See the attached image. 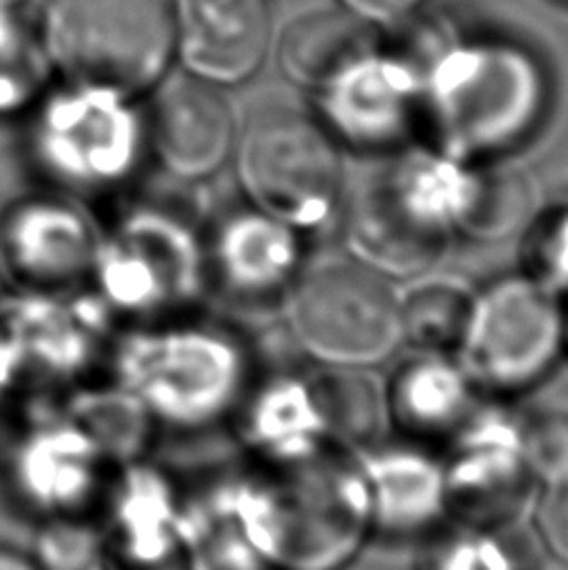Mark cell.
Returning <instances> with one entry per match:
<instances>
[{"label": "cell", "mask_w": 568, "mask_h": 570, "mask_svg": "<svg viewBox=\"0 0 568 570\" xmlns=\"http://www.w3.org/2000/svg\"><path fill=\"white\" fill-rule=\"evenodd\" d=\"M228 425L243 458L258 465H296L343 448L333 421L329 368L313 363L258 368Z\"/></svg>", "instance_id": "4fadbf2b"}, {"label": "cell", "mask_w": 568, "mask_h": 570, "mask_svg": "<svg viewBox=\"0 0 568 570\" xmlns=\"http://www.w3.org/2000/svg\"><path fill=\"white\" fill-rule=\"evenodd\" d=\"M26 0H0V8H23Z\"/></svg>", "instance_id": "836d02e7"}, {"label": "cell", "mask_w": 568, "mask_h": 570, "mask_svg": "<svg viewBox=\"0 0 568 570\" xmlns=\"http://www.w3.org/2000/svg\"><path fill=\"white\" fill-rule=\"evenodd\" d=\"M523 455L533 485H568V413H523Z\"/></svg>", "instance_id": "f1b7e54d"}, {"label": "cell", "mask_w": 568, "mask_h": 570, "mask_svg": "<svg viewBox=\"0 0 568 570\" xmlns=\"http://www.w3.org/2000/svg\"><path fill=\"white\" fill-rule=\"evenodd\" d=\"M476 285L429 271L399 285L403 345L423 353H456L469 323Z\"/></svg>", "instance_id": "cb8c5ba5"}, {"label": "cell", "mask_w": 568, "mask_h": 570, "mask_svg": "<svg viewBox=\"0 0 568 570\" xmlns=\"http://www.w3.org/2000/svg\"><path fill=\"white\" fill-rule=\"evenodd\" d=\"M30 163L66 196L124 190L148 150L136 100L53 80L23 116Z\"/></svg>", "instance_id": "5b68a950"}, {"label": "cell", "mask_w": 568, "mask_h": 570, "mask_svg": "<svg viewBox=\"0 0 568 570\" xmlns=\"http://www.w3.org/2000/svg\"><path fill=\"white\" fill-rule=\"evenodd\" d=\"M243 200L316 236L346 200L343 148L316 116L266 108L248 120L233 150Z\"/></svg>", "instance_id": "8992f818"}, {"label": "cell", "mask_w": 568, "mask_h": 570, "mask_svg": "<svg viewBox=\"0 0 568 570\" xmlns=\"http://www.w3.org/2000/svg\"><path fill=\"white\" fill-rule=\"evenodd\" d=\"M336 226L341 230L343 256L395 285L435 271V263L449 248L409 226L373 183L356 198L343 200Z\"/></svg>", "instance_id": "44dd1931"}, {"label": "cell", "mask_w": 568, "mask_h": 570, "mask_svg": "<svg viewBox=\"0 0 568 570\" xmlns=\"http://www.w3.org/2000/svg\"><path fill=\"white\" fill-rule=\"evenodd\" d=\"M281 311L293 345L323 368L373 371L403 345L399 285L349 256L303 268Z\"/></svg>", "instance_id": "52a82bcc"}, {"label": "cell", "mask_w": 568, "mask_h": 570, "mask_svg": "<svg viewBox=\"0 0 568 570\" xmlns=\"http://www.w3.org/2000/svg\"><path fill=\"white\" fill-rule=\"evenodd\" d=\"M395 48L419 73V142L445 156L499 163L549 116V68L519 38L441 18Z\"/></svg>", "instance_id": "6da1fadb"}, {"label": "cell", "mask_w": 568, "mask_h": 570, "mask_svg": "<svg viewBox=\"0 0 568 570\" xmlns=\"http://www.w3.org/2000/svg\"><path fill=\"white\" fill-rule=\"evenodd\" d=\"M369 498L371 541L421 543L449 521L439 448L379 438L356 451Z\"/></svg>", "instance_id": "9a60e30c"}, {"label": "cell", "mask_w": 568, "mask_h": 570, "mask_svg": "<svg viewBox=\"0 0 568 570\" xmlns=\"http://www.w3.org/2000/svg\"><path fill=\"white\" fill-rule=\"evenodd\" d=\"M66 415L84 428L116 468L150 458L160 435L144 403L108 373L98 383L80 385Z\"/></svg>", "instance_id": "603a6c76"}, {"label": "cell", "mask_w": 568, "mask_h": 570, "mask_svg": "<svg viewBox=\"0 0 568 570\" xmlns=\"http://www.w3.org/2000/svg\"><path fill=\"white\" fill-rule=\"evenodd\" d=\"M449 521L513 528L529 521L533 485L523 455V413L511 401L481 399L441 448Z\"/></svg>", "instance_id": "30bf717a"}, {"label": "cell", "mask_w": 568, "mask_h": 570, "mask_svg": "<svg viewBox=\"0 0 568 570\" xmlns=\"http://www.w3.org/2000/svg\"><path fill=\"white\" fill-rule=\"evenodd\" d=\"M376 28L349 10H319L293 20L278 38V68L288 83L316 90L379 43Z\"/></svg>", "instance_id": "7402d4cb"}, {"label": "cell", "mask_w": 568, "mask_h": 570, "mask_svg": "<svg viewBox=\"0 0 568 570\" xmlns=\"http://www.w3.org/2000/svg\"><path fill=\"white\" fill-rule=\"evenodd\" d=\"M483 166L411 142L399 150L373 186L409 226L451 246L461 238L479 203Z\"/></svg>", "instance_id": "d6986e66"}, {"label": "cell", "mask_w": 568, "mask_h": 570, "mask_svg": "<svg viewBox=\"0 0 568 570\" xmlns=\"http://www.w3.org/2000/svg\"><path fill=\"white\" fill-rule=\"evenodd\" d=\"M0 570H43L33 556L0 548Z\"/></svg>", "instance_id": "d6a6232c"}, {"label": "cell", "mask_w": 568, "mask_h": 570, "mask_svg": "<svg viewBox=\"0 0 568 570\" xmlns=\"http://www.w3.org/2000/svg\"><path fill=\"white\" fill-rule=\"evenodd\" d=\"M88 291L120 328L203 311L210 291L206 230L176 203L128 200L100 228Z\"/></svg>", "instance_id": "3957f363"}, {"label": "cell", "mask_w": 568, "mask_h": 570, "mask_svg": "<svg viewBox=\"0 0 568 570\" xmlns=\"http://www.w3.org/2000/svg\"><path fill=\"white\" fill-rule=\"evenodd\" d=\"M53 80L33 20L23 8H0V120H23Z\"/></svg>", "instance_id": "484cf974"}, {"label": "cell", "mask_w": 568, "mask_h": 570, "mask_svg": "<svg viewBox=\"0 0 568 570\" xmlns=\"http://www.w3.org/2000/svg\"><path fill=\"white\" fill-rule=\"evenodd\" d=\"M100 228L74 196L23 198L0 218V276L28 298H66L88 288Z\"/></svg>", "instance_id": "7c38bea8"}, {"label": "cell", "mask_w": 568, "mask_h": 570, "mask_svg": "<svg viewBox=\"0 0 568 570\" xmlns=\"http://www.w3.org/2000/svg\"><path fill=\"white\" fill-rule=\"evenodd\" d=\"M343 10L373 28H393L413 20L425 0H339Z\"/></svg>", "instance_id": "1f68e13d"}, {"label": "cell", "mask_w": 568, "mask_h": 570, "mask_svg": "<svg viewBox=\"0 0 568 570\" xmlns=\"http://www.w3.org/2000/svg\"><path fill=\"white\" fill-rule=\"evenodd\" d=\"M536 210H539V198L523 170L506 168L501 160L486 163L479 203L459 240L476 243V246H493L511 238L519 240Z\"/></svg>", "instance_id": "4316f807"}, {"label": "cell", "mask_w": 568, "mask_h": 570, "mask_svg": "<svg viewBox=\"0 0 568 570\" xmlns=\"http://www.w3.org/2000/svg\"><path fill=\"white\" fill-rule=\"evenodd\" d=\"M536 541L523 525L445 521L419 543L415 570H536Z\"/></svg>", "instance_id": "d4e9b609"}, {"label": "cell", "mask_w": 568, "mask_h": 570, "mask_svg": "<svg viewBox=\"0 0 568 570\" xmlns=\"http://www.w3.org/2000/svg\"><path fill=\"white\" fill-rule=\"evenodd\" d=\"M419 73L399 48L379 40L311 90L316 120L341 148L399 153L419 138Z\"/></svg>", "instance_id": "8fae6325"}, {"label": "cell", "mask_w": 568, "mask_h": 570, "mask_svg": "<svg viewBox=\"0 0 568 570\" xmlns=\"http://www.w3.org/2000/svg\"><path fill=\"white\" fill-rule=\"evenodd\" d=\"M519 271L568 301V198L533 213L519 236Z\"/></svg>", "instance_id": "83f0119b"}, {"label": "cell", "mask_w": 568, "mask_h": 570, "mask_svg": "<svg viewBox=\"0 0 568 570\" xmlns=\"http://www.w3.org/2000/svg\"><path fill=\"white\" fill-rule=\"evenodd\" d=\"M33 23L56 80L128 100L176 60L174 0H43Z\"/></svg>", "instance_id": "277c9868"}, {"label": "cell", "mask_w": 568, "mask_h": 570, "mask_svg": "<svg viewBox=\"0 0 568 570\" xmlns=\"http://www.w3.org/2000/svg\"><path fill=\"white\" fill-rule=\"evenodd\" d=\"M258 373L248 335L190 313L116 335L108 375L144 403L160 433H206L228 425Z\"/></svg>", "instance_id": "7a4b0ae2"}, {"label": "cell", "mask_w": 568, "mask_h": 570, "mask_svg": "<svg viewBox=\"0 0 568 570\" xmlns=\"http://www.w3.org/2000/svg\"><path fill=\"white\" fill-rule=\"evenodd\" d=\"M116 465L68 415L40 428L18 455V485L50 518L96 521Z\"/></svg>", "instance_id": "ac0fdd59"}, {"label": "cell", "mask_w": 568, "mask_h": 570, "mask_svg": "<svg viewBox=\"0 0 568 570\" xmlns=\"http://www.w3.org/2000/svg\"><path fill=\"white\" fill-rule=\"evenodd\" d=\"M36 561L43 570H90L98 566V523L50 518L40 533Z\"/></svg>", "instance_id": "f546056e"}, {"label": "cell", "mask_w": 568, "mask_h": 570, "mask_svg": "<svg viewBox=\"0 0 568 570\" xmlns=\"http://www.w3.org/2000/svg\"><path fill=\"white\" fill-rule=\"evenodd\" d=\"M566 355H568V301H566Z\"/></svg>", "instance_id": "e575fe53"}, {"label": "cell", "mask_w": 568, "mask_h": 570, "mask_svg": "<svg viewBox=\"0 0 568 570\" xmlns=\"http://www.w3.org/2000/svg\"><path fill=\"white\" fill-rule=\"evenodd\" d=\"M309 236L246 200L206 230L210 288L246 303H281L309 263Z\"/></svg>", "instance_id": "5bb4252c"}, {"label": "cell", "mask_w": 568, "mask_h": 570, "mask_svg": "<svg viewBox=\"0 0 568 570\" xmlns=\"http://www.w3.org/2000/svg\"><path fill=\"white\" fill-rule=\"evenodd\" d=\"M150 94L146 136L158 166L186 186L218 176L238 140L236 118L218 86L186 73L164 78Z\"/></svg>", "instance_id": "2e32d148"}, {"label": "cell", "mask_w": 568, "mask_h": 570, "mask_svg": "<svg viewBox=\"0 0 568 570\" xmlns=\"http://www.w3.org/2000/svg\"><path fill=\"white\" fill-rule=\"evenodd\" d=\"M96 523L100 570H208L190 491L150 458L116 468Z\"/></svg>", "instance_id": "9c48e42d"}, {"label": "cell", "mask_w": 568, "mask_h": 570, "mask_svg": "<svg viewBox=\"0 0 568 570\" xmlns=\"http://www.w3.org/2000/svg\"><path fill=\"white\" fill-rule=\"evenodd\" d=\"M481 399L453 353L413 351L383 383L385 425L395 438L441 448Z\"/></svg>", "instance_id": "ffe728a7"}, {"label": "cell", "mask_w": 568, "mask_h": 570, "mask_svg": "<svg viewBox=\"0 0 568 570\" xmlns=\"http://www.w3.org/2000/svg\"><path fill=\"white\" fill-rule=\"evenodd\" d=\"M533 541L568 566V485L536 491L529 521Z\"/></svg>", "instance_id": "4dcf8cb0"}, {"label": "cell", "mask_w": 568, "mask_h": 570, "mask_svg": "<svg viewBox=\"0 0 568 570\" xmlns=\"http://www.w3.org/2000/svg\"><path fill=\"white\" fill-rule=\"evenodd\" d=\"M456 358L483 399L533 391L566 355V301L523 271L476 285Z\"/></svg>", "instance_id": "ba28073f"}, {"label": "cell", "mask_w": 568, "mask_h": 570, "mask_svg": "<svg viewBox=\"0 0 568 570\" xmlns=\"http://www.w3.org/2000/svg\"><path fill=\"white\" fill-rule=\"evenodd\" d=\"M176 60L210 86H241L271 46L266 0H174Z\"/></svg>", "instance_id": "e0dca14e"}]
</instances>
